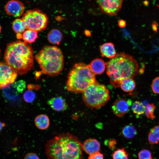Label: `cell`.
I'll list each match as a JSON object with an SVG mask.
<instances>
[{
  "label": "cell",
  "mask_w": 159,
  "mask_h": 159,
  "mask_svg": "<svg viewBox=\"0 0 159 159\" xmlns=\"http://www.w3.org/2000/svg\"><path fill=\"white\" fill-rule=\"evenodd\" d=\"M82 143L75 135L62 133L47 141L45 145L48 159H82Z\"/></svg>",
  "instance_id": "obj_1"
},
{
  "label": "cell",
  "mask_w": 159,
  "mask_h": 159,
  "mask_svg": "<svg viewBox=\"0 0 159 159\" xmlns=\"http://www.w3.org/2000/svg\"><path fill=\"white\" fill-rule=\"evenodd\" d=\"M106 73L111 84L115 88L120 87L121 81L126 78H133L140 69L135 59L124 52L117 54L106 63Z\"/></svg>",
  "instance_id": "obj_2"
},
{
  "label": "cell",
  "mask_w": 159,
  "mask_h": 159,
  "mask_svg": "<svg viewBox=\"0 0 159 159\" xmlns=\"http://www.w3.org/2000/svg\"><path fill=\"white\" fill-rule=\"evenodd\" d=\"M4 59L5 63L21 75L26 74L33 67V50L24 41H16L8 44Z\"/></svg>",
  "instance_id": "obj_3"
},
{
  "label": "cell",
  "mask_w": 159,
  "mask_h": 159,
  "mask_svg": "<svg viewBox=\"0 0 159 159\" xmlns=\"http://www.w3.org/2000/svg\"><path fill=\"white\" fill-rule=\"evenodd\" d=\"M42 72L51 76L58 75L64 66V58L62 52L58 47L46 46L35 56Z\"/></svg>",
  "instance_id": "obj_4"
},
{
  "label": "cell",
  "mask_w": 159,
  "mask_h": 159,
  "mask_svg": "<svg viewBox=\"0 0 159 159\" xmlns=\"http://www.w3.org/2000/svg\"><path fill=\"white\" fill-rule=\"evenodd\" d=\"M96 81L95 74L88 65L83 63H77L68 74L66 88L68 91L73 93H82Z\"/></svg>",
  "instance_id": "obj_5"
},
{
  "label": "cell",
  "mask_w": 159,
  "mask_h": 159,
  "mask_svg": "<svg viewBox=\"0 0 159 159\" xmlns=\"http://www.w3.org/2000/svg\"><path fill=\"white\" fill-rule=\"evenodd\" d=\"M110 98L106 87L96 81L82 92L84 103L91 109H98L105 105Z\"/></svg>",
  "instance_id": "obj_6"
},
{
  "label": "cell",
  "mask_w": 159,
  "mask_h": 159,
  "mask_svg": "<svg viewBox=\"0 0 159 159\" xmlns=\"http://www.w3.org/2000/svg\"><path fill=\"white\" fill-rule=\"evenodd\" d=\"M26 25V29H32L38 32L44 30L47 25V15L39 9H34L25 12L22 19Z\"/></svg>",
  "instance_id": "obj_7"
},
{
  "label": "cell",
  "mask_w": 159,
  "mask_h": 159,
  "mask_svg": "<svg viewBox=\"0 0 159 159\" xmlns=\"http://www.w3.org/2000/svg\"><path fill=\"white\" fill-rule=\"evenodd\" d=\"M17 76V73L7 64L0 62V89L11 85Z\"/></svg>",
  "instance_id": "obj_8"
},
{
  "label": "cell",
  "mask_w": 159,
  "mask_h": 159,
  "mask_svg": "<svg viewBox=\"0 0 159 159\" xmlns=\"http://www.w3.org/2000/svg\"><path fill=\"white\" fill-rule=\"evenodd\" d=\"M123 0H96L101 12L109 16L117 15L121 9Z\"/></svg>",
  "instance_id": "obj_9"
},
{
  "label": "cell",
  "mask_w": 159,
  "mask_h": 159,
  "mask_svg": "<svg viewBox=\"0 0 159 159\" xmlns=\"http://www.w3.org/2000/svg\"><path fill=\"white\" fill-rule=\"evenodd\" d=\"M5 10L8 15L19 17L23 14L24 10V6L21 1L11 0L6 3L5 7Z\"/></svg>",
  "instance_id": "obj_10"
},
{
  "label": "cell",
  "mask_w": 159,
  "mask_h": 159,
  "mask_svg": "<svg viewBox=\"0 0 159 159\" xmlns=\"http://www.w3.org/2000/svg\"><path fill=\"white\" fill-rule=\"evenodd\" d=\"M132 104L130 100L127 101L123 99H119L113 103L112 107V111L116 116L121 117L127 112Z\"/></svg>",
  "instance_id": "obj_11"
},
{
  "label": "cell",
  "mask_w": 159,
  "mask_h": 159,
  "mask_svg": "<svg viewBox=\"0 0 159 159\" xmlns=\"http://www.w3.org/2000/svg\"><path fill=\"white\" fill-rule=\"evenodd\" d=\"M48 105L54 110L58 112L66 110L68 105L62 97L58 96L49 99L47 101Z\"/></svg>",
  "instance_id": "obj_12"
},
{
  "label": "cell",
  "mask_w": 159,
  "mask_h": 159,
  "mask_svg": "<svg viewBox=\"0 0 159 159\" xmlns=\"http://www.w3.org/2000/svg\"><path fill=\"white\" fill-rule=\"evenodd\" d=\"M83 150L89 155L100 152V144L96 139L90 138L82 144Z\"/></svg>",
  "instance_id": "obj_13"
},
{
  "label": "cell",
  "mask_w": 159,
  "mask_h": 159,
  "mask_svg": "<svg viewBox=\"0 0 159 159\" xmlns=\"http://www.w3.org/2000/svg\"><path fill=\"white\" fill-rule=\"evenodd\" d=\"M88 65L91 71L95 75L102 74L106 67V63L102 59L100 58L93 59Z\"/></svg>",
  "instance_id": "obj_14"
},
{
  "label": "cell",
  "mask_w": 159,
  "mask_h": 159,
  "mask_svg": "<svg viewBox=\"0 0 159 159\" xmlns=\"http://www.w3.org/2000/svg\"><path fill=\"white\" fill-rule=\"evenodd\" d=\"M100 48L102 57L112 58L116 54L114 45L112 42L105 43L101 45Z\"/></svg>",
  "instance_id": "obj_15"
},
{
  "label": "cell",
  "mask_w": 159,
  "mask_h": 159,
  "mask_svg": "<svg viewBox=\"0 0 159 159\" xmlns=\"http://www.w3.org/2000/svg\"><path fill=\"white\" fill-rule=\"evenodd\" d=\"M34 123L36 126L41 130L47 129L50 124L49 117L44 114H40L36 116L34 119Z\"/></svg>",
  "instance_id": "obj_16"
},
{
  "label": "cell",
  "mask_w": 159,
  "mask_h": 159,
  "mask_svg": "<svg viewBox=\"0 0 159 159\" xmlns=\"http://www.w3.org/2000/svg\"><path fill=\"white\" fill-rule=\"evenodd\" d=\"M47 38L49 42L52 44L58 45L62 38V34L58 29H53L48 33Z\"/></svg>",
  "instance_id": "obj_17"
},
{
  "label": "cell",
  "mask_w": 159,
  "mask_h": 159,
  "mask_svg": "<svg viewBox=\"0 0 159 159\" xmlns=\"http://www.w3.org/2000/svg\"><path fill=\"white\" fill-rule=\"evenodd\" d=\"M136 87V83L132 78H126L121 82L120 86L122 90L126 92L132 91Z\"/></svg>",
  "instance_id": "obj_18"
},
{
  "label": "cell",
  "mask_w": 159,
  "mask_h": 159,
  "mask_svg": "<svg viewBox=\"0 0 159 159\" xmlns=\"http://www.w3.org/2000/svg\"><path fill=\"white\" fill-rule=\"evenodd\" d=\"M137 133L135 127L131 125H128L123 127L122 129L121 133L124 137L127 139L134 138Z\"/></svg>",
  "instance_id": "obj_19"
},
{
  "label": "cell",
  "mask_w": 159,
  "mask_h": 159,
  "mask_svg": "<svg viewBox=\"0 0 159 159\" xmlns=\"http://www.w3.org/2000/svg\"><path fill=\"white\" fill-rule=\"evenodd\" d=\"M148 139L149 143L152 145L156 144L159 142V123L150 130Z\"/></svg>",
  "instance_id": "obj_20"
},
{
  "label": "cell",
  "mask_w": 159,
  "mask_h": 159,
  "mask_svg": "<svg viewBox=\"0 0 159 159\" xmlns=\"http://www.w3.org/2000/svg\"><path fill=\"white\" fill-rule=\"evenodd\" d=\"M38 37V32L30 29L25 31L22 36L23 40L28 43L33 42Z\"/></svg>",
  "instance_id": "obj_21"
},
{
  "label": "cell",
  "mask_w": 159,
  "mask_h": 159,
  "mask_svg": "<svg viewBox=\"0 0 159 159\" xmlns=\"http://www.w3.org/2000/svg\"><path fill=\"white\" fill-rule=\"evenodd\" d=\"M12 27L14 31L18 34L22 33L26 29V24L22 19H16L13 22Z\"/></svg>",
  "instance_id": "obj_22"
},
{
  "label": "cell",
  "mask_w": 159,
  "mask_h": 159,
  "mask_svg": "<svg viewBox=\"0 0 159 159\" xmlns=\"http://www.w3.org/2000/svg\"><path fill=\"white\" fill-rule=\"evenodd\" d=\"M131 109L135 114L137 115H141L145 112V106L142 102L136 101L132 104Z\"/></svg>",
  "instance_id": "obj_23"
},
{
  "label": "cell",
  "mask_w": 159,
  "mask_h": 159,
  "mask_svg": "<svg viewBox=\"0 0 159 159\" xmlns=\"http://www.w3.org/2000/svg\"><path fill=\"white\" fill-rule=\"evenodd\" d=\"M112 157L113 159H128V155L124 148L115 150L112 153Z\"/></svg>",
  "instance_id": "obj_24"
},
{
  "label": "cell",
  "mask_w": 159,
  "mask_h": 159,
  "mask_svg": "<svg viewBox=\"0 0 159 159\" xmlns=\"http://www.w3.org/2000/svg\"><path fill=\"white\" fill-rule=\"evenodd\" d=\"M156 107L154 104L147 103L145 106V114L147 118L153 120L155 118L154 112Z\"/></svg>",
  "instance_id": "obj_25"
},
{
  "label": "cell",
  "mask_w": 159,
  "mask_h": 159,
  "mask_svg": "<svg viewBox=\"0 0 159 159\" xmlns=\"http://www.w3.org/2000/svg\"><path fill=\"white\" fill-rule=\"evenodd\" d=\"M12 86L18 93H21L26 87V82L23 80H20L13 83Z\"/></svg>",
  "instance_id": "obj_26"
},
{
  "label": "cell",
  "mask_w": 159,
  "mask_h": 159,
  "mask_svg": "<svg viewBox=\"0 0 159 159\" xmlns=\"http://www.w3.org/2000/svg\"><path fill=\"white\" fill-rule=\"evenodd\" d=\"M35 93L32 91L28 90L25 91L23 95L24 101L27 103L33 102L36 97Z\"/></svg>",
  "instance_id": "obj_27"
},
{
  "label": "cell",
  "mask_w": 159,
  "mask_h": 159,
  "mask_svg": "<svg viewBox=\"0 0 159 159\" xmlns=\"http://www.w3.org/2000/svg\"><path fill=\"white\" fill-rule=\"evenodd\" d=\"M139 159H152L150 152L147 150H141L138 154Z\"/></svg>",
  "instance_id": "obj_28"
},
{
  "label": "cell",
  "mask_w": 159,
  "mask_h": 159,
  "mask_svg": "<svg viewBox=\"0 0 159 159\" xmlns=\"http://www.w3.org/2000/svg\"><path fill=\"white\" fill-rule=\"evenodd\" d=\"M151 87L154 93L159 94V77H155L153 80Z\"/></svg>",
  "instance_id": "obj_29"
},
{
  "label": "cell",
  "mask_w": 159,
  "mask_h": 159,
  "mask_svg": "<svg viewBox=\"0 0 159 159\" xmlns=\"http://www.w3.org/2000/svg\"><path fill=\"white\" fill-rule=\"evenodd\" d=\"M88 159H104V155L100 152L89 155Z\"/></svg>",
  "instance_id": "obj_30"
},
{
  "label": "cell",
  "mask_w": 159,
  "mask_h": 159,
  "mask_svg": "<svg viewBox=\"0 0 159 159\" xmlns=\"http://www.w3.org/2000/svg\"><path fill=\"white\" fill-rule=\"evenodd\" d=\"M24 159H40L36 154L33 153H27L25 156Z\"/></svg>",
  "instance_id": "obj_31"
},
{
  "label": "cell",
  "mask_w": 159,
  "mask_h": 159,
  "mask_svg": "<svg viewBox=\"0 0 159 159\" xmlns=\"http://www.w3.org/2000/svg\"><path fill=\"white\" fill-rule=\"evenodd\" d=\"M116 144V141L115 140H111L107 141V145L111 149L113 150L115 148Z\"/></svg>",
  "instance_id": "obj_32"
},
{
  "label": "cell",
  "mask_w": 159,
  "mask_h": 159,
  "mask_svg": "<svg viewBox=\"0 0 159 159\" xmlns=\"http://www.w3.org/2000/svg\"><path fill=\"white\" fill-rule=\"evenodd\" d=\"M158 24L156 22H154L152 24V28L153 30L156 32H157V26Z\"/></svg>",
  "instance_id": "obj_33"
},
{
  "label": "cell",
  "mask_w": 159,
  "mask_h": 159,
  "mask_svg": "<svg viewBox=\"0 0 159 159\" xmlns=\"http://www.w3.org/2000/svg\"><path fill=\"white\" fill-rule=\"evenodd\" d=\"M118 24L120 27H124L126 25L125 22L123 20H120L119 21Z\"/></svg>",
  "instance_id": "obj_34"
},
{
  "label": "cell",
  "mask_w": 159,
  "mask_h": 159,
  "mask_svg": "<svg viewBox=\"0 0 159 159\" xmlns=\"http://www.w3.org/2000/svg\"><path fill=\"white\" fill-rule=\"evenodd\" d=\"M143 4L144 6H147L149 5V2L148 1L146 0L143 1Z\"/></svg>",
  "instance_id": "obj_35"
},
{
  "label": "cell",
  "mask_w": 159,
  "mask_h": 159,
  "mask_svg": "<svg viewBox=\"0 0 159 159\" xmlns=\"http://www.w3.org/2000/svg\"><path fill=\"white\" fill-rule=\"evenodd\" d=\"M5 125L4 123H2L0 121V131L2 128Z\"/></svg>",
  "instance_id": "obj_36"
},
{
  "label": "cell",
  "mask_w": 159,
  "mask_h": 159,
  "mask_svg": "<svg viewBox=\"0 0 159 159\" xmlns=\"http://www.w3.org/2000/svg\"><path fill=\"white\" fill-rule=\"evenodd\" d=\"M1 26L0 25V33L1 32Z\"/></svg>",
  "instance_id": "obj_37"
},
{
  "label": "cell",
  "mask_w": 159,
  "mask_h": 159,
  "mask_svg": "<svg viewBox=\"0 0 159 159\" xmlns=\"http://www.w3.org/2000/svg\"><path fill=\"white\" fill-rule=\"evenodd\" d=\"M0 52H1V49H0Z\"/></svg>",
  "instance_id": "obj_38"
}]
</instances>
